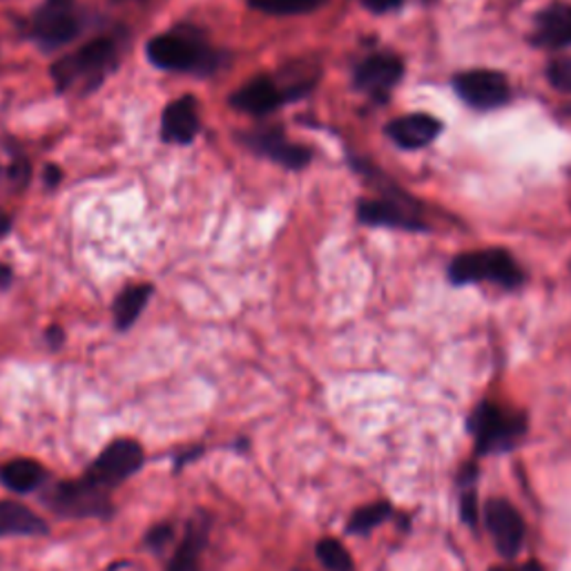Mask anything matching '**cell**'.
I'll return each instance as SVG.
<instances>
[{
    "mask_svg": "<svg viewBox=\"0 0 571 571\" xmlns=\"http://www.w3.org/2000/svg\"><path fill=\"white\" fill-rule=\"evenodd\" d=\"M45 469L37 460L30 458H19L10 460L0 467V482H3L10 491L17 494H30L39 489L45 482Z\"/></svg>",
    "mask_w": 571,
    "mask_h": 571,
    "instance_id": "obj_18",
    "label": "cell"
},
{
    "mask_svg": "<svg viewBox=\"0 0 571 571\" xmlns=\"http://www.w3.org/2000/svg\"><path fill=\"white\" fill-rule=\"evenodd\" d=\"M357 217L366 226L426 230V226L419 221V217L408 206H402L397 201H386V199H364V201H360Z\"/></svg>",
    "mask_w": 571,
    "mask_h": 571,
    "instance_id": "obj_15",
    "label": "cell"
},
{
    "mask_svg": "<svg viewBox=\"0 0 571 571\" xmlns=\"http://www.w3.org/2000/svg\"><path fill=\"white\" fill-rule=\"evenodd\" d=\"M485 520L496 549L505 558H513L525 542V522L516 507L507 500L494 498L485 505Z\"/></svg>",
    "mask_w": 571,
    "mask_h": 571,
    "instance_id": "obj_11",
    "label": "cell"
},
{
    "mask_svg": "<svg viewBox=\"0 0 571 571\" xmlns=\"http://www.w3.org/2000/svg\"><path fill=\"white\" fill-rule=\"evenodd\" d=\"M443 123L428 114H406L386 125V134L404 150H419L434 143Z\"/></svg>",
    "mask_w": 571,
    "mask_h": 571,
    "instance_id": "obj_14",
    "label": "cell"
},
{
    "mask_svg": "<svg viewBox=\"0 0 571 571\" xmlns=\"http://www.w3.org/2000/svg\"><path fill=\"white\" fill-rule=\"evenodd\" d=\"M170 540H173V525H166V522L153 527V529L148 531V536H146L148 547H153L155 551H162Z\"/></svg>",
    "mask_w": 571,
    "mask_h": 571,
    "instance_id": "obj_25",
    "label": "cell"
},
{
    "mask_svg": "<svg viewBox=\"0 0 571 571\" xmlns=\"http://www.w3.org/2000/svg\"><path fill=\"white\" fill-rule=\"evenodd\" d=\"M199 105L197 98L186 94L170 103L162 116V138L175 146H188L199 134Z\"/></svg>",
    "mask_w": 571,
    "mask_h": 571,
    "instance_id": "obj_13",
    "label": "cell"
},
{
    "mask_svg": "<svg viewBox=\"0 0 571 571\" xmlns=\"http://www.w3.org/2000/svg\"><path fill=\"white\" fill-rule=\"evenodd\" d=\"M318 558L329 571H353V558L346 547L335 538H324L318 542Z\"/></svg>",
    "mask_w": 571,
    "mask_h": 571,
    "instance_id": "obj_22",
    "label": "cell"
},
{
    "mask_svg": "<svg viewBox=\"0 0 571 571\" xmlns=\"http://www.w3.org/2000/svg\"><path fill=\"white\" fill-rule=\"evenodd\" d=\"M148 59L155 68L168 72H190V74H212L221 68V52L212 50L197 28H177L173 32L155 37L148 48Z\"/></svg>",
    "mask_w": 571,
    "mask_h": 571,
    "instance_id": "obj_3",
    "label": "cell"
},
{
    "mask_svg": "<svg viewBox=\"0 0 571 571\" xmlns=\"http://www.w3.org/2000/svg\"><path fill=\"white\" fill-rule=\"evenodd\" d=\"M456 90L460 98L478 110L500 107L509 98V83L505 74L491 70H474L456 76Z\"/></svg>",
    "mask_w": 571,
    "mask_h": 571,
    "instance_id": "obj_10",
    "label": "cell"
},
{
    "mask_svg": "<svg viewBox=\"0 0 571 571\" xmlns=\"http://www.w3.org/2000/svg\"><path fill=\"white\" fill-rule=\"evenodd\" d=\"M360 3H362L366 10L375 12V14H384V12H391V10L399 8L402 0H360Z\"/></svg>",
    "mask_w": 571,
    "mask_h": 571,
    "instance_id": "obj_27",
    "label": "cell"
},
{
    "mask_svg": "<svg viewBox=\"0 0 571 571\" xmlns=\"http://www.w3.org/2000/svg\"><path fill=\"white\" fill-rule=\"evenodd\" d=\"M491 571H542V569L536 562H527V564H522L518 569H491Z\"/></svg>",
    "mask_w": 571,
    "mask_h": 571,
    "instance_id": "obj_32",
    "label": "cell"
},
{
    "mask_svg": "<svg viewBox=\"0 0 571 571\" xmlns=\"http://www.w3.org/2000/svg\"><path fill=\"white\" fill-rule=\"evenodd\" d=\"M449 279L460 286L474 281H496L507 286V289H513L520 283V270L507 250L491 248L458 255L449 266Z\"/></svg>",
    "mask_w": 571,
    "mask_h": 571,
    "instance_id": "obj_4",
    "label": "cell"
},
{
    "mask_svg": "<svg viewBox=\"0 0 571 571\" xmlns=\"http://www.w3.org/2000/svg\"><path fill=\"white\" fill-rule=\"evenodd\" d=\"M547 79L556 90L571 94V59L553 61L547 70Z\"/></svg>",
    "mask_w": 571,
    "mask_h": 571,
    "instance_id": "obj_24",
    "label": "cell"
},
{
    "mask_svg": "<svg viewBox=\"0 0 571 571\" xmlns=\"http://www.w3.org/2000/svg\"><path fill=\"white\" fill-rule=\"evenodd\" d=\"M324 0H248V6L257 12L272 17H295L318 10Z\"/></svg>",
    "mask_w": 571,
    "mask_h": 571,
    "instance_id": "obj_21",
    "label": "cell"
},
{
    "mask_svg": "<svg viewBox=\"0 0 571 571\" xmlns=\"http://www.w3.org/2000/svg\"><path fill=\"white\" fill-rule=\"evenodd\" d=\"M471 432L482 454L507 451L525 434V417L494 404H482L471 415Z\"/></svg>",
    "mask_w": 571,
    "mask_h": 571,
    "instance_id": "obj_6",
    "label": "cell"
},
{
    "mask_svg": "<svg viewBox=\"0 0 571 571\" xmlns=\"http://www.w3.org/2000/svg\"><path fill=\"white\" fill-rule=\"evenodd\" d=\"M45 502L54 513L65 518H107L112 513L107 489L87 476L54 485Z\"/></svg>",
    "mask_w": 571,
    "mask_h": 571,
    "instance_id": "obj_5",
    "label": "cell"
},
{
    "mask_svg": "<svg viewBox=\"0 0 571 571\" xmlns=\"http://www.w3.org/2000/svg\"><path fill=\"white\" fill-rule=\"evenodd\" d=\"M542 48L571 45V6L553 3L544 8L536 19V39Z\"/></svg>",
    "mask_w": 571,
    "mask_h": 571,
    "instance_id": "obj_16",
    "label": "cell"
},
{
    "mask_svg": "<svg viewBox=\"0 0 571 571\" xmlns=\"http://www.w3.org/2000/svg\"><path fill=\"white\" fill-rule=\"evenodd\" d=\"M30 162L23 157H17V162L10 166V177L14 179L17 186H25L30 181Z\"/></svg>",
    "mask_w": 571,
    "mask_h": 571,
    "instance_id": "obj_26",
    "label": "cell"
},
{
    "mask_svg": "<svg viewBox=\"0 0 571 571\" xmlns=\"http://www.w3.org/2000/svg\"><path fill=\"white\" fill-rule=\"evenodd\" d=\"M313 65H289L270 76H257L232 92L230 105L243 114L266 116L286 103L304 98L318 85Z\"/></svg>",
    "mask_w": 571,
    "mask_h": 571,
    "instance_id": "obj_1",
    "label": "cell"
},
{
    "mask_svg": "<svg viewBox=\"0 0 571 571\" xmlns=\"http://www.w3.org/2000/svg\"><path fill=\"white\" fill-rule=\"evenodd\" d=\"M118 52L121 43L116 39L98 37L72 54L59 59L52 65V76L59 92H74L81 96L94 92L118 65Z\"/></svg>",
    "mask_w": 571,
    "mask_h": 571,
    "instance_id": "obj_2",
    "label": "cell"
},
{
    "mask_svg": "<svg viewBox=\"0 0 571 571\" xmlns=\"http://www.w3.org/2000/svg\"><path fill=\"white\" fill-rule=\"evenodd\" d=\"M208 540L206 522H193L188 531L184 533L179 547L175 549V556L170 558L168 571H199L201 567V553Z\"/></svg>",
    "mask_w": 571,
    "mask_h": 571,
    "instance_id": "obj_19",
    "label": "cell"
},
{
    "mask_svg": "<svg viewBox=\"0 0 571 571\" xmlns=\"http://www.w3.org/2000/svg\"><path fill=\"white\" fill-rule=\"evenodd\" d=\"M388 516H391V507H388L386 502H375V505L362 507V509H357V511L351 516L349 531H351V533H368L371 529H375L377 525H382Z\"/></svg>",
    "mask_w": 571,
    "mask_h": 571,
    "instance_id": "obj_23",
    "label": "cell"
},
{
    "mask_svg": "<svg viewBox=\"0 0 571 571\" xmlns=\"http://www.w3.org/2000/svg\"><path fill=\"white\" fill-rule=\"evenodd\" d=\"M150 295H153L150 283H132L125 291H121L118 298L114 300V326L118 331H127L150 302Z\"/></svg>",
    "mask_w": 571,
    "mask_h": 571,
    "instance_id": "obj_20",
    "label": "cell"
},
{
    "mask_svg": "<svg viewBox=\"0 0 571 571\" xmlns=\"http://www.w3.org/2000/svg\"><path fill=\"white\" fill-rule=\"evenodd\" d=\"M12 281V268L0 263V289H6V286Z\"/></svg>",
    "mask_w": 571,
    "mask_h": 571,
    "instance_id": "obj_31",
    "label": "cell"
},
{
    "mask_svg": "<svg viewBox=\"0 0 571 571\" xmlns=\"http://www.w3.org/2000/svg\"><path fill=\"white\" fill-rule=\"evenodd\" d=\"M143 460H146L143 447L136 440L121 438L110 443L98 454V458L90 465L85 476L92 478L96 485L112 489L123 480H127L129 476H134L143 467Z\"/></svg>",
    "mask_w": 571,
    "mask_h": 571,
    "instance_id": "obj_8",
    "label": "cell"
},
{
    "mask_svg": "<svg viewBox=\"0 0 571 571\" xmlns=\"http://www.w3.org/2000/svg\"><path fill=\"white\" fill-rule=\"evenodd\" d=\"M402 72L404 65L395 54H373L355 70V85L373 98H386L402 79Z\"/></svg>",
    "mask_w": 571,
    "mask_h": 571,
    "instance_id": "obj_12",
    "label": "cell"
},
{
    "mask_svg": "<svg viewBox=\"0 0 571 571\" xmlns=\"http://www.w3.org/2000/svg\"><path fill=\"white\" fill-rule=\"evenodd\" d=\"M463 516H465L467 522L476 520V498H474V494L463 498Z\"/></svg>",
    "mask_w": 571,
    "mask_h": 571,
    "instance_id": "obj_28",
    "label": "cell"
},
{
    "mask_svg": "<svg viewBox=\"0 0 571 571\" xmlns=\"http://www.w3.org/2000/svg\"><path fill=\"white\" fill-rule=\"evenodd\" d=\"M61 179H63V173L56 166L45 168V186L48 188H56L61 184Z\"/></svg>",
    "mask_w": 571,
    "mask_h": 571,
    "instance_id": "obj_29",
    "label": "cell"
},
{
    "mask_svg": "<svg viewBox=\"0 0 571 571\" xmlns=\"http://www.w3.org/2000/svg\"><path fill=\"white\" fill-rule=\"evenodd\" d=\"M241 141H243V146L250 148L255 155L266 157L289 170H302L313 159L311 148L300 146V143H291L289 138H286L283 129L277 125L243 132Z\"/></svg>",
    "mask_w": 571,
    "mask_h": 571,
    "instance_id": "obj_9",
    "label": "cell"
},
{
    "mask_svg": "<svg viewBox=\"0 0 571 571\" xmlns=\"http://www.w3.org/2000/svg\"><path fill=\"white\" fill-rule=\"evenodd\" d=\"M65 340V335H63V331L59 329V326H52L50 331H48V342L56 349V346H61V342Z\"/></svg>",
    "mask_w": 571,
    "mask_h": 571,
    "instance_id": "obj_30",
    "label": "cell"
},
{
    "mask_svg": "<svg viewBox=\"0 0 571 571\" xmlns=\"http://www.w3.org/2000/svg\"><path fill=\"white\" fill-rule=\"evenodd\" d=\"M83 30L74 0H45L32 19V39L43 50H56L72 43Z\"/></svg>",
    "mask_w": 571,
    "mask_h": 571,
    "instance_id": "obj_7",
    "label": "cell"
},
{
    "mask_svg": "<svg viewBox=\"0 0 571 571\" xmlns=\"http://www.w3.org/2000/svg\"><path fill=\"white\" fill-rule=\"evenodd\" d=\"M43 533H48V522L28 505L14 500H0V538Z\"/></svg>",
    "mask_w": 571,
    "mask_h": 571,
    "instance_id": "obj_17",
    "label": "cell"
}]
</instances>
